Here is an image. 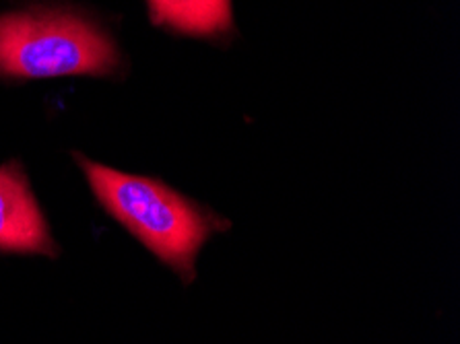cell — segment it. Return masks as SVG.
Listing matches in <instances>:
<instances>
[{"mask_svg": "<svg viewBox=\"0 0 460 344\" xmlns=\"http://www.w3.org/2000/svg\"><path fill=\"white\" fill-rule=\"evenodd\" d=\"M75 159L106 213L190 283L194 262L208 235L226 229L227 223L192 205L162 181L110 170L83 155Z\"/></svg>", "mask_w": 460, "mask_h": 344, "instance_id": "6da1fadb", "label": "cell"}, {"mask_svg": "<svg viewBox=\"0 0 460 344\" xmlns=\"http://www.w3.org/2000/svg\"><path fill=\"white\" fill-rule=\"evenodd\" d=\"M118 52L106 33L75 13L27 11L0 15V75L50 79L110 75Z\"/></svg>", "mask_w": 460, "mask_h": 344, "instance_id": "7a4b0ae2", "label": "cell"}, {"mask_svg": "<svg viewBox=\"0 0 460 344\" xmlns=\"http://www.w3.org/2000/svg\"><path fill=\"white\" fill-rule=\"evenodd\" d=\"M0 251L56 258L58 248L17 161L0 165Z\"/></svg>", "mask_w": 460, "mask_h": 344, "instance_id": "3957f363", "label": "cell"}, {"mask_svg": "<svg viewBox=\"0 0 460 344\" xmlns=\"http://www.w3.org/2000/svg\"><path fill=\"white\" fill-rule=\"evenodd\" d=\"M157 25L192 35H215L232 27V0H149Z\"/></svg>", "mask_w": 460, "mask_h": 344, "instance_id": "277c9868", "label": "cell"}]
</instances>
